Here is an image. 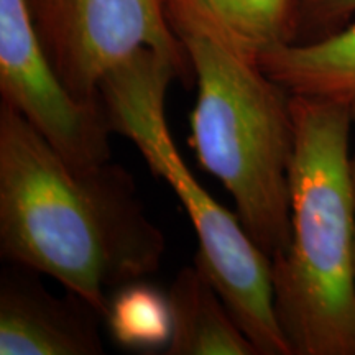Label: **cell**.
I'll use <instances>...</instances> for the list:
<instances>
[{
  "instance_id": "1",
  "label": "cell",
  "mask_w": 355,
  "mask_h": 355,
  "mask_svg": "<svg viewBox=\"0 0 355 355\" xmlns=\"http://www.w3.org/2000/svg\"><path fill=\"white\" fill-rule=\"evenodd\" d=\"M165 235L130 173L79 168L19 112L0 105V255L55 278L105 319L110 291L155 273Z\"/></svg>"
},
{
  "instance_id": "2",
  "label": "cell",
  "mask_w": 355,
  "mask_h": 355,
  "mask_svg": "<svg viewBox=\"0 0 355 355\" xmlns=\"http://www.w3.org/2000/svg\"><path fill=\"white\" fill-rule=\"evenodd\" d=\"M290 243L272 265L293 355H355V202L350 102L293 96Z\"/></svg>"
},
{
  "instance_id": "3",
  "label": "cell",
  "mask_w": 355,
  "mask_h": 355,
  "mask_svg": "<svg viewBox=\"0 0 355 355\" xmlns=\"http://www.w3.org/2000/svg\"><path fill=\"white\" fill-rule=\"evenodd\" d=\"M180 40L198 84L189 145L232 196L245 232L272 260L290 243L291 94L259 64L209 40Z\"/></svg>"
},
{
  "instance_id": "4",
  "label": "cell",
  "mask_w": 355,
  "mask_h": 355,
  "mask_svg": "<svg viewBox=\"0 0 355 355\" xmlns=\"http://www.w3.org/2000/svg\"><path fill=\"white\" fill-rule=\"evenodd\" d=\"M175 79H186L183 69L150 48L109 71L99 84V96L110 127L130 140L150 171L175 191L198 235L194 261L209 275L259 355H293L275 313L270 259L239 217L202 188L173 141L165 105Z\"/></svg>"
},
{
  "instance_id": "5",
  "label": "cell",
  "mask_w": 355,
  "mask_h": 355,
  "mask_svg": "<svg viewBox=\"0 0 355 355\" xmlns=\"http://www.w3.org/2000/svg\"><path fill=\"white\" fill-rule=\"evenodd\" d=\"M38 37L53 68L79 101H101L102 78L141 48L193 73L162 0H28Z\"/></svg>"
},
{
  "instance_id": "6",
  "label": "cell",
  "mask_w": 355,
  "mask_h": 355,
  "mask_svg": "<svg viewBox=\"0 0 355 355\" xmlns=\"http://www.w3.org/2000/svg\"><path fill=\"white\" fill-rule=\"evenodd\" d=\"M0 94L71 165L110 162L104 102L71 94L48 60L28 0H0Z\"/></svg>"
},
{
  "instance_id": "7",
  "label": "cell",
  "mask_w": 355,
  "mask_h": 355,
  "mask_svg": "<svg viewBox=\"0 0 355 355\" xmlns=\"http://www.w3.org/2000/svg\"><path fill=\"white\" fill-rule=\"evenodd\" d=\"M37 272L8 263L0 275V355H99L101 316L83 298L51 295Z\"/></svg>"
},
{
  "instance_id": "8",
  "label": "cell",
  "mask_w": 355,
  "mask_h": 355,
  "mask_svg": "<svg viewBox=\"0 0 355 355\" xmlns=\"http://www.w3.org/2000/svg\"><path fill=\"white\" fill-rule=\"evenodd\" d=\"M176 37L198 35L260 63L295 42L303 0H162Z\"/></svg>"
},
{
  "instance_id": "9",
  "label": "cell",
  "mask_w": 355,
  "mask_h": 355,
  "mask_svg": "<svg viewBox=\"0 0 355 355\" xmlns=\"http://www.w3.org/2000/svg\"><path fill=\"white\" fill-rule=\"evenodd\" d=\"M166 300L171 318L166 355H259L196 261L178 272Z\"/></svg>"
},
{
  "instance_id": "10",
  "label": "cell",
  "mask_w": 355,
  "mask_h": 355,
  "mask_svg": "<svg viewBox=\"0 0 355 355\" xmlns=\"http://www.w3.org/2000/svg\"><path fill=\"white\" fill-rule=\"evenodd\" d=\"M259 66L293 96L350 102L355 97V20L313 42L290 43Z\"/></svg>"
},
{
  "instance_id": "11",
  "label": "cell",
  "mask_w": 355,
  "mask_h": 355,
  "mask_svg": "<svg viewBox=\"0 0 355 355\" xmlns=\"http://www.w3.org/2000/svg\"><path fill=\"white\" fill-rule=\"evenodd\" d=\"M112 336L132 349H157L168 345L171 318L166 296L140 282L122 286L110 298L105 316Z\"/></svg>"
},
{
  "instance_id": "12",
  "label": "cell",
  "mask_w": 355,
  "mask_h": 355,
  "mask_svg": "<svg viewBox=\"0 0 355 355\" xmlns=\"http://www.w3.org/2000/svg\"><path fill=\"white\" fill-rule=\"evenodd\" d=\"M355 17V0H303L293 43L313 42L343 28Z\"/></svg>"
},
{
  "instance_id": "13",
  "label": "cell",
  "mask_w": 355,
  "mask_h": 355,
  "mask_svg": "<svg viewBox=\"0 0 355 355\" xmlns=\"http://www.w3.org/2000/svg\"><path fill=\"white\" fill-rule=\"evenodd\" d=\"M350 110H352V121L355 128V97L350 101ZM350 173H352V189H354V202H355V155L352 157V163H350Z\"/></svg>"
}]
</instances>
